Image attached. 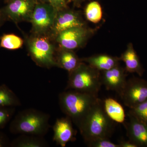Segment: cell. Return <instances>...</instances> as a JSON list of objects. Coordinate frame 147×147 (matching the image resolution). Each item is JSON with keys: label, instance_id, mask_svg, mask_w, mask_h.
Listing matches in <instances>:
<instances>
[{"label": "cell", "instance_id": "cell-5", "mask_svg": "<svg viewBox=\"0 0 147 147\" xmlns=\"http://www.w3.org/2000/svg\"><path fill=\"white\" fill-rule=\"evenodd\" d=\"M42 35H37L29 40L30 55L40 66L47 68L57 66L54 46L49 38Z\"/></svg>", "mask_w": 147, "mask_h": 147}, {"label": "cell", "instance_id": "cell-22", "mask_svg": "<svg viewBox=\"0 0 147 147\" xmlns=\"http://www.w3.org/2000/svg\"><path fill=\"white\" fill-rule=\"evenodd\" d=\"M127 115L133 116L138 120L147 123V100L129 108Z\"/></svg>", "mask_w": 147, "mask_h": 147}, {"label": "cell", "instance_id": "cell-20", "mask_svg": "<svg viewBox=\"0 0 147 147\" xmlns=\"http://www.w3.org/2000/svg\"><path fill=\"white\" fill-rule=\"evenodd\" d=\"M85 13L88 21L94 24H97L102 18V7L98 2L92 1L88 3L86 6Z\"/></svg>", "mask_w": 147, "mask_h": 147}, {"label": "cell", "instance_id": "cell-2", "mask_svg": "<svg viewBox=\"0 0 147 147\" xmlns=\"http://www.w3.org/2000/svg\"><path fill=\"white\" fill-rule=\"evenodd\" d=\"M115 122L108 117L99 98L78 127L85 143L99 138L110 139L115 129Z\"/></svg>", "mask_w": 147, "mask_h": 147}, {"label": "cell", "instance_id": "cell-10", "mask_svg": "<svg viewBox=\"0 0 147 147\" xmlns=\"http://www.w3.org/2000/svg\"><path fill=\"white\" fill-rule=\"evenodd\" d=\"M127 74L125 69L119 65L109 70L100 71V82L106 89L115 92L121 97L127 81Z\"/></svg>", "mask_w": 147, "mask_h": 147}, {"label": "cell", "instance_id": "cell-9", "mask_svg": "<svg viewBox=\"0 0 147 147\" xmlns=\"http://www.w3.org/2000/svg\"><path fill=\"white\" fill-rule=\"evenodd\" d=\"M2 11L15 23L30 21L36 2L35 0H11Z\"/></svg>", "mask_w": 147, "mask_h": 147}, {"label": "cell", "instance_id": "cell-17", "mask_svg": "<svg viewBox=\"0 0 147 147\" xmlns=\"http://www.w3.org/2000/svg\"><path fill=\"white\" fill-rule=\"evenodd\" d=\"M57 66L63 68L69 73L76 69L82 62L72 50L61 49L56 57Z\"/></svg>", "mask_w": 147, "mask_h": 147}, {"label": "cell", "instance_id": "cell-28", "mask_svg": "<svg viewBox=\"0 0 147 147\" xmlns=\"http://www.w3.org/2000/svg\"><path fill=\"white\" fill-rule=\"evenodd\" d=\"M36 3L48 2L47 0H35Z\"/></svg>", "mask_w": 147, "mask_h": 147}, {"label": "cell", "instance_id": "cell-3", "mask_svg": "<svg viewBox=\"0 0 147 147\" xmlns=\"http://www.w3.org/2000/svg\"><path fill=\"white\" fill-rule=\"evenodd\" d=\"M50 116L33 108L19 112L11 121L9 131L14 134H30L43 137L50 127Z\"/></svg>", "mask_w": 147, "mask_h": 147}, {"label": "cell", "instance_id": "cell-26", "mask_svg": "<svg viewBox=\"0 0 147 147\" xmlns=\"http://www.w3.org/2000/svg\"><path fill=\"white\" fill-rule=\"evenodd\" d=\"M11 142L6 135L0 131V147H10Z\"/></svg>", "mask_w": 147, "mask_h": 147}, {"label": "cell", "instance_id": "cell-13", "mask_svg": "<svg viewBox=\"0 0 147 147\" xmlns=\"http://www.w3.org/2000/svg\"><path fill=\"white\" fill-rule=\"evenodd\" d=\"M128 122L123 124L126 129L127 136L137 147H147V123L138 120L133 116L127 115Z\"/></svg>", "mask_w": 147, "mask_h": 147}, {"label": "cell", "instance_id": "cell-11", "mask_svg": "<svg viewBox=\"0 0 147 147\" xmlns=\"http://www.w3.org/2000/svg\"><path fill=\"white\" fill-rule=\"evenodd\" d=\"M85 26L86 24L79 13L66 8L57 12L51 31L56 36L61 32L67 29Z\"/></svg>", "mask_w": 147, "mask_h": 147}, {"label": "cell", "instance_id": "cell-8", "mask_svg": "<svg viewBox=\"0 0 147 147\" xmlns=\"http://www.w3.org/2000/svg\"><path fill=\"white\" fill-rule=\"evenodd\" d=\"M124 104L129 108L147 100V81L138 77L127 81L120 97Z\"/></svg>", "mask_w": 147, "mask_h": 147}, {"label": "cell", "instance_id": "cell-16", "mask_svg": "<svg viewBox=\"0 0 147 147\" xmlns=\"http://www.w3.org/2000/svg\"><path fill=\"white\" fill-rule=\"evenodd\" d=\"M102 107L108 117L115 123L123 124L125 122V114L122 105L112 98L102 100Z\"/></svg>", "mask_w": 147, "mask_h": 147}, {"label": "cell", "instance_id": "cell-6", "mask_svg": "<svg viewBox=\"0 0 147 147\" xmlns=\"http://www.w3.org/2000/svg\"><path fill=\"white\" fill-rule=\"evenodd\" d=\"M57 12L48 2L36 3L30 21L36 34H43L51 30Z\"/></svg>", "mask_w": 147, "mask_h": 147}, {"label": "cell", "instance_id": "cell-30", "mask_svg": "<svg viewBox=\"0 0 147 147\" xmlns=\"http://www.w3.org/2000/svg\"><path fill=\"white\" fill-rule=\"evenodd\" d=\"M5 1L6 3H7L9 2L10 1H11V0H5Z\"/></svg>", "mask_w": 147, "mask_h": 147}, {"label": "cell", "instance_id": "cell-15", "mask_svg": "<svg viewBox=\"0 0 147 147\" xmlns=\"http://www.w3.org/2000/svg\"><path fill=\"white\" fill-rule=\"evenodd\" d=\"M119 58L125 64V69L127 73H137L139 76H142L144 69L132 43H129L126 50Z\"/></svg>", "mask_w": 147, "mask_h": 147}, {"label": "cell", "instance_id": "cell-18", "mask_svg": "<svg viewBox=\"0 0 147 147\" xmlns=\"http://www.w3.org/2000/svg\"><path fill=\"white\" fill-rule=\"evenodd\" d=\"M48 146V144L43 137L21 134L16 139L11 142V147H45Z\"/></svg>", "mask_w": 147, "mask_h": 147}, {"label": "cell", "instance_id": "cell-19", "mask_svg": "<svg viewBox=\"0 0 147 147\" xmlns=\"http://www.w3.org/2000/svg\"><path fill=\"white\" fill-rule=\"evenodd\" d=\"M20 99L5 84L0 86V107H16L20 106Z\"/></svg>", "mask_w": 147, "mask_h": 147}, {"label": "cell", "instance_id": "cell-7", "mask_svg": "<svg viewBox=\"0 0 147 147\" xmlns=\"http://www.w3.org/2000/svg\"><path fill=\"white\" fill-rule=\"evenodd\" d=\"M93 34V30L86 26L74 27L57 35L56 40L61 49L73 51L83 46Z\"/></svg>", "mask_w": 147, "mask_h": 147}, {"label": "cell", "instance_id": "cell-25", "mask_svg": "<svg viewBox=\"0 0 147 147\" xmlns=\"http://www.w3.org/2000/svg\"><path fill=\"white\" fill-rule=\"evenodd\" d=\"M47 2L57 11L67 8V0H47Z\"/></svg>", "mask_w": 147, "mask_h": 147}, {"label": "cell", "instance_id": "cell-23", "mask_svg": "<svg viewBox=\"0 0 147 147\" xmlns=\"http://www.w3.org/2000/svg\"><path fill=\"white\" fill-rule=\"evenodd\" d=\"M15 111V107H0V129H3L11 120Z\"/></svg>", "mask_w": 147, "mask_h": 147}, {"label": "cell", "instance_id": "cell-27", "mask_svg": "<svg viewBox=\"0 0 147 147\" xmlns=\"http://www.w3.org/2000/svg\"><path fill=\"white\" fill-rule=\"evenodd\" d=\"M118 144L119 147H137L136 145L129 140L128 141L121 140L119 142Z\"/></svg>", "mask_w": 147, "mask_h": 147}, {"label": "cell", "instance_id": "cell-21", "mask_svg": "<svg viewBox=\"0 0 147 147\" xmlns=\"http://www.w3.org/2000/svg\"><path fill=\"white\" fill-rule=\"evenodd\" d=\"M23 44V40L13 34H5L1 38L0 46L9 50H14L21 48Z\"/></svg>", "mask_w": 147, "mask_h": 147}, {"label": "cell", "instance_id": "cell-14", "mask_svg": "<svg viewBox=\"0 0 147 147\" xmlns=\"http://www.w3.org/2000/svg\"><path fill=\"white\" fill-rule=\"evenodd\" d=\"M81 61L100 71H107L119 65V58L100 54L83 58Z\"/></svg>", "mask_w": 147, "mask_h": 147}, {"label": "cell", "instance_id": "cell-24", "mask_svg": "<svg viewBox=\"0 0 147 147\" xmlns=\"http://www.w3.org/2000/svg\"><path fill=\"white\" fill-rule=\"evenodd\" d=\"M86 144L88 146L90 147H119L118 144H114L109 139L105 138H96Z\"/></svg>", "mask_w": 147, "mask_h": 147}, {"label": "cell", "instance_id": "cell-1", "mask_svg": "<svg viewBox=\"0 0 147 147\" xmlns=\"http://www.w3.org/2000/svg\"><path fill=\"white\" fill-rule=\"evenodd\" d=\"M61 110L79 127L99 98L98 96L74 90H66L59 95Z\"/></svg>", "mask_w": 147, "mask_h": 147}, {"label": "cell", "instance_id": "cell-4", "mask_svg": "<svg viewBox=\"0 0 147 147\" xmlns=\"http://www.w3.org/2000/svg\"><path fill=\"white\" fill-rule=\"evenodd\" d=\"M100 71L82 62L69 73L66 90H72L98 96L101 88Z\"/></svg>", "mask_w": 147, "mask_h": 147}, {"label": "cell", "instance_id": "cell-12", "mask_svg": "<svg viewBox=\"0 0 147 147\" xmlns=\"http://www.w3.org/2000/svg\"><path fill=\"white\" fill-rule=\"evenodd\" d=\"M72 123L67 116L57 119L53 127V139L57 144L65 147L69 142L76 141L77 131L74 128Z\"/></svg>", "mask_w": 147, "mask_h": 147}, {"label": "cell", "instance_id": "cell-29", "mask_svg": "<svg viewBox=\"0 0 147 147\" xmlns=\"http://www.w3.org/2000/svg\"><path fill=\"white\" fill-rule=\"evenodd\" d=\"M70 1H72L75 3H78L83 1H85V0H70Z\"/></svg>", "mask_w": 147, "mask_h": 147}]
</instances>
